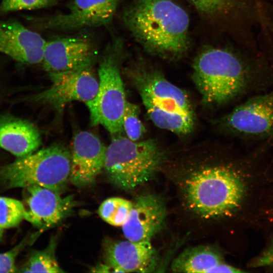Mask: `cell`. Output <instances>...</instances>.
I'll return each mask as SVG.
<instances>
[{"instance_id":"1","label":"cell","mask_w":273,"mask_h":273,"mask_svg":"<svg viewBox=\"0 0 273 273\" xmlns=\"http://www.w3.org/2000/svg\"><path fill=\"white\" fill-rule=\"evenodd\" d=\"M123 19L135 39L152 55L173 60L188 50L189 17L172 0H136Z\"/></svg>"},{"instance_id":"2","label":"cell","mask_w":273,"mask_h":273,"mask_svg":"<svg viewBox=\"0 0 273 273\" xmlns=\"http://www.w3.org/2000/svg\"><path fill=\"white\" fill-rule=\"evenodd\" d=\"M193 79L204 102L220 106L265 92L273 86L258 79L231 52L216 48L202 52L193 65Z\"/></svg>"},{"instance_id":"3","label":"cell","mask_w":273,"mask_h":273,"mask_svg":"<svg viewBox=\"0 0 273 273\" xmlns=\"http://www.w3.org/2000/svg\"><path fill=\"white\" fill-rule=\"evenodd\" d=\"M129 75L155 125L178 134L192 131L195 116L185 92L154 69L139 67L130 70Z\"/></svg>"},{"instance_id":"4","label":"cell","mask_w":273,"mask_h":273,"mask_svg":"<svg viewBox=\"0 0 273 273\" xmlns=\"http://www.w3.org/2000/svg\"><path fill=\"white\" fill-rule=\"evenodd\" d=\"M112 136L104 167L109 181L119 189L131 191L151 179L165 157L156 141L134 142L121 134Z\"/></svg>"},{"instance_id":"5","label":"cell","mask_w":273,"mask_h":273,"mask_svg":"<svg viewBox=\"0 0 273 273\" xmlns=\"http://www.w3.org/2000/svg\"><path fill=\"white\" fill-rule=\"evenodd\" d=\"M71 167V153L54 144L17 157L0 170V177L7 188L38 186L60 193L70 179Z\"/></svg>"},{"instance_id":"6","label":"cell","mask_w":273,"mask_h":273,"mask_svg":"<svg viewBox=\"0 0 273 273\" xmlns=\"http://www.w3.org/2000/svg\"><path fill=\"white\" fill-rule=\"evenodd\" d=\"M121 47L120 42L115 41L106 47L99 62L97 93L85 103L91 125H102L112 136L123 131V116L127 102L120 74Z\"/></svg>"},{"instance_id":"7","label":"cell","mask_w":273,"mask_h":273,"mask_svg":"<svg viewBox=\"0 0 273 273\" xmlns=\"http://www.w3.org/2000/svg\"><path fill=\"white\" fill-rule=\"evenodd\" d=\"M244 192L238 175L229 168L208 167L187 180L186 195L190 207L206 217L227 213L240 204Z\"/></svg>"},{"instance_id":"8","label":"cell","mask_w":273,"mask_h":273,"mask_svg":"<svg viewBox=\"0 0 273 273\" xmlns=\"http://www.w3.org/2000/svg\"><path fill=\"white\" fill-rule=\"evenodd\" d=\"M236 136L273 146V87L245 99L222 119Z\"/></svg>"},{"instance_id":"9","label":"cell","mask_w":273,"mask_h":273,"mask_svg":"<svg viewBox=\"0 0 273 273\" xmlns=\"http://www.w3.org/2000/svg\"><path fill=\"white\" fill-rule=\"evenodd\" d=\"M92 67L62 72H49L51 86L34 96L33 100L60 110L73 101L85 103L96 95L99 80Z\"/></svg>"},{"instance_id":"10","label":"cell","mask_w":273,"mask_h":273,"mask_svg":"<svg viewBox=\"0 0 273 273\" xmlns=\"http://www.w3.org/2000/svg\"><path fill=\"white\" fill-rule=\"evenodd\" d=\"M117 0H73L65 14L39 18V26L52 30H73L106 25L113 19Z\"/></svg>"},{"instance_id":"11","label":"cell","mask_w":273,"mask_h":273,"mask_svg":"<svg viewBox=\"0 0 273 273\" xmlns=\"http://www.w3.org/2000/svg\"><path fill=\"white\" fill-rule=\"evenodd\" d=\"M24 219L43 231L58 224L70 216L76 205L74 197L38 186L24 188Z\"/></svg>"},{"instance_id":"12","label":"cell","mask_w":273,"mask_h":273,"mask_svg":"<svg viewBox=\"0 0 273 273\" xmlns=\"http://www.w3.org/2000/svg\"><path fill=\"white\" fill-rule=\"evenodd\" d=\"M95 58V48L88 38L61 37L46 41L42 63L49 72H62L92 67Z\"/></svg>"},{"instance_id":"13","label":"cell","mask_w":273,"mask_h":273,"mask_svg":"<svg viewBox=\"0 0 273 273\" xmlns=\"http://www.w3.org/2000/svg\"><path fill=\"white\" fill-rule=\"evenodd\" d=\"M106 148L94 133L82 131L74 136L69 180L78 188L93 184L104 167Z\"/></svg>"},{"instance_id":"14","label":"cell","mask_w":273,"mask_h":273,"mask_svg":"<svg viewBox=\"0 0 273 273\" xmlns=\"http://www.w3.org/2000/svg\"><path fill=\"white\" fill-rule=\"evenodd\" d=\"M46 43L39 34L17 21H0V52L19 63H42Z\"/></svg>"},{"instance_id":"15","label":"cell","mask_w":273,"mask_h":273,"mask_svg":"<svg viewBox=\"0 0 273 273\" xmlns=\"http://www.w3.org/2000/svg\"><path fill=\"white\" fill-rule=\"evenodd\" d=\"M166 211L163 201L152 194L139 196L132 202L129 216L122 226L127 240L150 241L162 228Z\"/></svg>"},{"instance_id":"16","label":"cell","mask_w":273,"mask_h":273,"mask_svg":"<svg viewBox=\"0 0 273 273\" xmlns=\"http://www.w3.org/2000/svg\"><path fill=\"white\" fill-rule=\"evenodd\" d=\"M104 256L116 272H147L156 265V253L150 241L108 240L104 245Z\"/></svg>"},{"instance_id":"17","label":"cell","mask_w":273,"mask_h":273,"mask_svg":"<svg viewBox=\"0 0 273 273\" xmlns=\"http://www.w3.org/2000/svg\"><path fill=\"white\" fill-rule=\"evenodd\" d=\"M40 145V135L30 122L10 116L0 118V148L20 157L36 151Z\"/></svg>"},{"instance_id":"18","label":"cell","mask_w":273,"mask_h":273,"mask_svg":"<svg viewBox=\"0 0 273 273\" xmlns=\"http://www.w3.org/2000/svg\"><path fill=\"white\" fill-rule=\"evenodd\" d=\"M222 262L220 256L212 249L197 247L180 254L174 260L171 268L175 272L211 273Z\"/></svg>"},{"instance_id":"19","label":"cell","mask_w":273,"mask_h":273,"mask_svg":"<svg viewBox=\"0 0 273 273\" xmlns=\"http://www.w3.org/2000/svg\"><path fill=\"white\" fill-rule=\"evenodd\" d=\"M57 241L55 238L51 239L47 247L41 250L34 251L27 262L21 268L23 272H64L59 266L55 257Z\"/></svg>"},{"instance_id":"20","label":"cell","mask_w":273,"mask_h":273,"mask_svg":"<svg viewBox=\"0 0 273 273\" xmlns=\"http://www.w3.org/2000/svg\"><path fill=\"white\" fill-rule=\"evenodd\" d=\"M132 205V202L126 199L112 197L101 203L98 213L107 223L116 226H122L129 216Z\"/></svg>"},{"instance_id":"21","label":"cell","mask_w":273,"mask_h":273,"mask_svg":"<svg viewBox=\"0 0 273 273\" xmlns=\"http://www.w3.org/2000/svg\"><path fill=\"white\" fill-rule=\"evenodd\" d=\"M23 203L17 199L0 197V227L3 229L18 226L24 219Z\"/></svg>"},{"instance_id":"22","label":"cell","mask_w":273,"mask_h":273,"mask_svg":"<svg viewBox=\"0 0 273 273\" xmlns=\"http://www.w3.org/2000/svg\"><path fill=\"white\" fill-rule=\"evenodd\" d=\"M139 115V107L127 101L123 116V129L127 137L134 142L138 141L145 131Z\"/></svg>"},{"instance_id":"23","label":"cell","mask_w":273,"mask_h":273,"mask_svg":"<svg viewBox=\"0 0 273 273\" xmlns=\"http://www.w3.org/2000/svg\"><path fill=\"white\" fill-rule=\"evenodd\" d=\"M61 0H2L0 13H6L21 10H31L47 8Z\"/></svg>"},{"instance_id":"24","label":"cell","mask_w":273,"mask_h":273,"mask_svg":"<svg viewBox=\"0 0 273 273\" xmlns=\"http://www.w3.org/2000/svg\"><path fill=\"white\" fill-rule=\"evenodd\" d=\"M27 239L23 240L14 248L5 253H0V272H16L17 268L16 258L27 244Z\"/></svg>"},{"instance_id":"25","label":"cell","mask_w":273,"mask_h":273,"mask_svg":"<svg viewBox=\"0 0 273 273\" xmlns=\"http://www.w3.org/2000/svg\"><path fill=\"white\" fill-rule=\"evenodd\" d=\"M201 12L213 14L223 9L230 0H189Z\"/></svg>"},{"instance_id":"26","label":"cell","mask_w":273,"mask_h":273,"mask_svg":"<svg viewBox=\"0 0 273 273\" xmlns=\"http://www.w3.org/2000/svg\"><path fill=\"white\" fill-rule=\"evenodd\" d=\"M253 267H269L273 268V242L250 263Z\"/></svg>"},{"instance_id":"27","label":"cell","mask_w":273,"mask_h":273,"mask_svg":"<svg viewBox=\"0 0 273 273\" xmlns=\"http://www.w3.org/2000/svg\"><path fill=\"white\" fill-rule=\"evenodd\" d=\"M92 271L96 272H116L114 267L106 262L96 265L92 269Z\"/></svg>"},{"instance_id":"28","label":"cell","mask_w":273,"mask_h":273,"mask_svg":"<svg viewBox=\"0 0 273 273\" xmlns=\"http://www.w3.org/2000/svg\"><path fill=\"white\" fill-rule=\"evenodd\" d=\"M4 231V229H2V228H1L0 227V241H1V240L2 238V237L3 236Z\"/></svg>"},{"instance_id":"29","label":"cell","mask_w":273,"mask_h":273,"mask_svg":"<svg viewBox=\"0 0 273 273\" xmlns=\"http://www.w3.org/2000/svg\"><path fill=\"white\" fill-rule=\"evenodd\" d=\"M120 0H117L118 2H119Z\"/></svg>"}]
</instances>
